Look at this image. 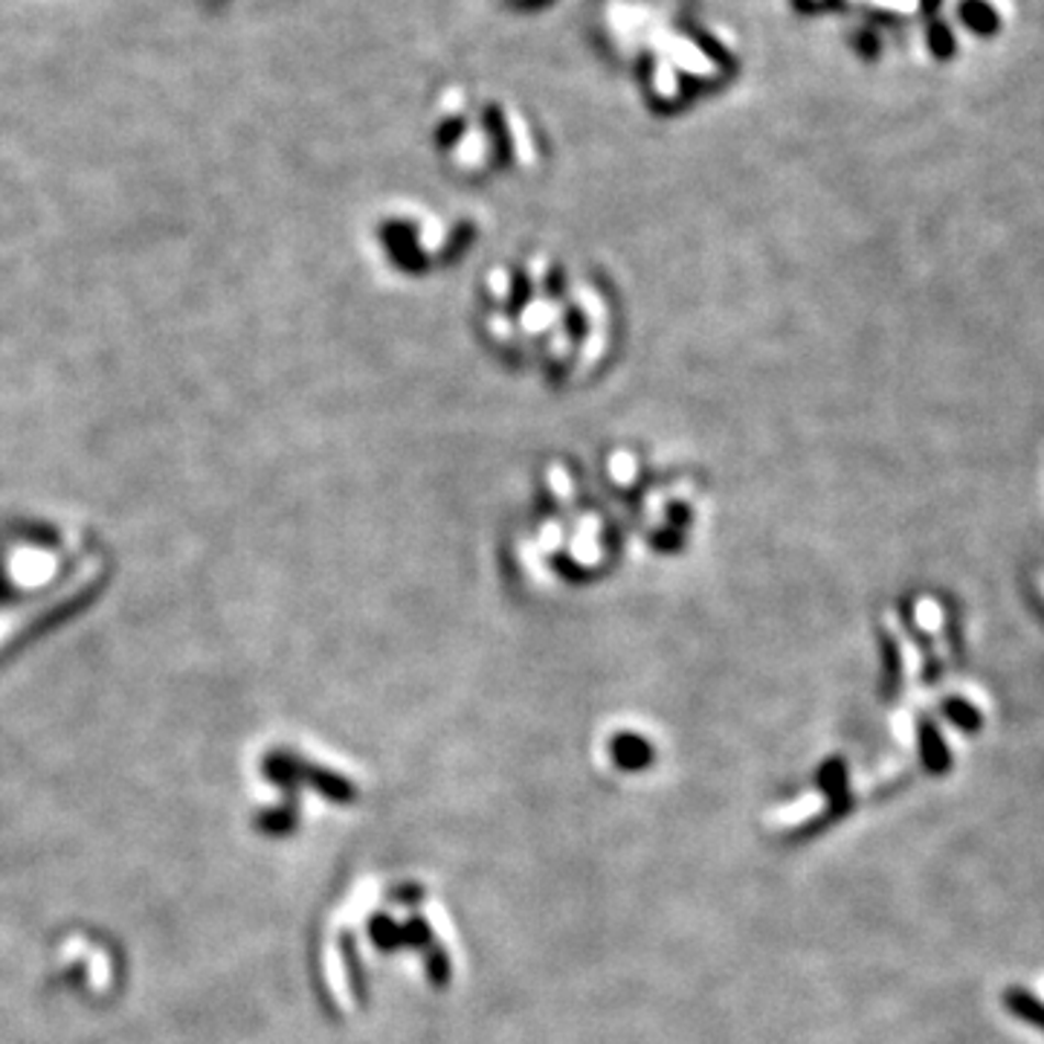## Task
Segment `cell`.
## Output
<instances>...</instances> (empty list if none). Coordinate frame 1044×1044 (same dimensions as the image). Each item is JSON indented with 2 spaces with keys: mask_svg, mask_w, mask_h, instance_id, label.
<instances>
[{
  "mask_svg": "<svg viewBox=\"0 0 1044 1044\" xmlns=\"http://www.w3.org/2000/svg\"><path fill=\"white\" fill-rule=\"evenodd\" d=\"M920 749H923V761L929 772L943 775V772L952 770V754H948L940 731L934 729V722H920Z\"/></svg>",
  "mask_w": 1044,
  "mask_h": 1044,
  "instance_id": "6da1fadb",
  "label": "cell"
},
{
  "mask_svg": "<svg viewBox=\"0 0 1044 1044\" xmlns=\"http://www.w3.org/2000/svg\"><path fill=\"white\" fill-rule=\"evenodd\" d=\"M961 21L969 26L975 35H996L1001 30V15H998L996 9L989 7L987 0H964L961 3Z\"/></svg>",
  "mask_w": 1044,
  "mask_h": 1044,
  "instance_id": "7a4b0ae2",
  "label": "cell"
},
{
  "mask_svg": "<svg viewBox=\"0 0 1044 1044\" xmlns=\"http://www.w3.org/2000/svg\"><path fill=\"white\" fill-rule=\"evenodd\" d=\"M1004 1007L1012 1012V1015H1015V1019H1021L1024 1024H1030V1028H1036L1044 1033V1004L1036 996H1033V992L1019 989V987L1007 989Z\"/></svg>",
  "mask_w": 1044,
  "mask_h": 1044,
  "instance_id": "3957f363",
  "label": "cell"
},
{
  "mask_svg": "<svg viewBox=\"0 0 1044 1044\" xmlns=\"http://www.w3.org/2000/svg\"><path fill=\"white\" fill-rule=\"evenodd\" d=\"M940 711H943V717H946L955 729L966 731V734H978V731L984 729V714H980L978 705L966 703L961 696L946 699V703L940 705Z\"/></svg>",
  "mask_w": 1044,
  "mask_h": 1044,
  "instance_id": "277c9868",
  "label": "cell"
},
{
  "mask_svg": "<svg viewBox=\"0 0 1044 1044\" xmlns=\"http://www.w3.org/2000/svg\"><path fill=\"white\" fill-rule=\"evenodd\" d=\"M929 41H931V49H934V56H938V58L955 56V35H952V30H946L943 24L931 26Z\"/></svg>",
  "mask_w": 1044,
  "mask_h": 1044,
  "instance_id": "5b68a950",
  "label": "cell"
}]
</instances>
